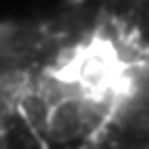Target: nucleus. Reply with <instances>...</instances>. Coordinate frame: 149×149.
<instances>
[{"instance_id":"nucleus-1","label":"nucleus","mask_w":149,"mask_h":149,"mask_svg":"<svg viewBox=\"0 0 149 149\" xmlns=\"http://www.w3.org/2000/svg\"><path fill=\"white\" fill-rule=\"evenodd\" d=\"M0 74L37 149H149V0L4 19Z\"/></svg>"},{"instance_id":"nucleus-2","label":"nucleus","mask_w":149,"mask_h":149,"mask_svg":"<svg viewBox=\"0 0 149 149\" xmlns=\"http://www.w3.org/2000/svg\"><path fill=\"white\" fill-rule=\"evenodd\" d=\"M0 149H37L17 114L2 74H0Z\"/></svg>"}]
</instances>
